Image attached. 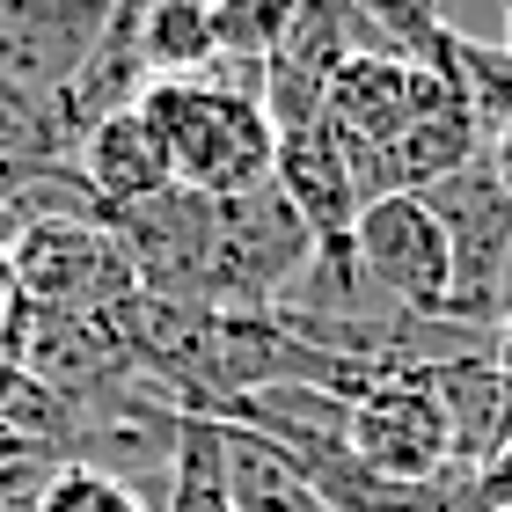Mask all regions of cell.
Listing matches in <instances>:
<instances>
[{
  "mask_svg": "<svg viewBox=\"0 0 512 512\" xmlns=\"http://www.w3.org/2000/svg\"><path fill=\"white\" fill-rule=\"evenodd\" d=\"M161 512H235L227 491H220V432H213V417H183L176 425V469H169Z\"/></svg>",
  "mask_w": 512,
  "mask_h": 512,
  "instance_id": "4fadbf2b",
  "label": "cell"
},
{
  "mask_svg": "<svg viewBox=\"0 0 512 512\" xmlns=\"http://www.w3.org/2000/svg\"><path fill=\"white\" fill-rule=\"evenodd\" d=\"M344 454H352L366 476L403 483V491H439V483L461 469L447 410H439L425 374H395L381 388L352 395V410H344Z\"/></svg>",
  "mask_w": 512,
  "mask_h": 512,
  "instance_id": "277c9868",
  "label": "cell"
},
{
  "mask_svg": "<svg viewBox=\"0 0 512 512\" xmlns=\"http://www.w3.org/2000/svg\"><path fill=\"white\" fill-rule=\"evenodd\" d=\"M483 154H491V176L505 183V198H512V132H498V139H491Z\"/></svg>",
  "mask_w": 512,
  "mask_h": 512,
  "instance_id": "ac0fdd59",
  "label": "cell"
},
{
  "mask_svg": "<svg viewBox=\"0 0 512 512\" xmlns=\"http://www.w3.org/2000/svg\"><path fill=\"white\" fill-rule=\"evenodd\" d=\"M491 366H498L505 388H512V308L498 315V330H491Z\"/></svg>",
  "mask_w": 512,
  "mask_h": 512,
  "instance_id": "e0dca14e",
  "label": "cell"
},
{
  "mask_svg": "<svg viewBox=\"0 0 512 512\" xmlns=\"http://www.w3.org/2000/svg\"><path fill=\"white\" fill-rule=\"evenodd\" d=\"M132 286L147 300H176V308H205L213 286V198L198 191H161L132 213H110Z\"/></svg>",
  "mask_w": 512,
  "mask_h": 512,
  "instance_id": "52a82bcc",
  "label": "cell"
},
{
  "mask_svg": "<svg viewBox=\"0 0 512 512\" xmlns=\"http://www.w3.org/2000/svg\"><path fill=\"white\" fill-rule=\"evenodd\" d=\"M417 198L447 235V322L498 330V315L512 308V198L491 176V154L447 169Z\"/></svg>",
  "mask_w": 512,
  "mask_h": 512,
  "instance_id": "7a4b0ae2",
  "label": "cell"
},
{
  "mask_svg": "<svg viewBox=\"0 0 512 512\" xmlns=\"http://www.w3.org/2000/svg\"><path fill=\"white\" fill-rule=\"evenodd\" d=\"M439 66H447L454 88L469 96L483 139L512 132V52H505V44H483L469 30H447V37H439Z\"/></svg>",
  "mask_w": 512,
  "mask_h": 512,
  "instance_id": "7c38bea8",
  "label": "cell"
},
{
  "mask_svg": "<svg viewBox=\"0 0 512 512\" xmlns=\"http://www.w3.org/2000/svg\"><path fill=\"white\" fill-rule=\"evenodd\" d=\"M0 249L15 264V293L30 315H110L118 300L139 293L110 220H52Z\"/></svg>",
  "mask_w": 512,
  "mask_h": 512,
  "instance_id": "5b68a950",
  "label": "cell"
},
{
  "mask_svg": "<svg viewBox=\"0 0 512 512\" xmlns=\"http://www.w3.org/2000/svg\"><path fill=\"white\" fill-rule=\"evenodd\" d=\"M139 118L154 125L161 154H169L176 191L198 198H242L256 183H271L278 132L264 103L220 81H147L139 88Z\"/></svg>",
  "mask_w": 512,
  "mask_h": 512,
  "instance_id": "6da1fadb",
  "label": "cell"
},
{
  "mask_svg": "<svg viewBox=\"0 0 512 512\" xmlns=\"http://www.w3.org/2000/svg\"><path fill=\"white\" fill-rule=\"evenodd\" d=\"M110 30V0H0V88L59 103Z\"/></svg>",
  "mask_w": 512,
  "mask_h": 512,
  "instance_id": "ba28073f",
  "label": "cell"
},
{
  "mask_svg": "<svg viewBox=\"0 0 512 512\" xmlns=\"http://www.w3.org/2000/svg\"><path fill=\"white\" fill-rule=\"evenodd\" d=\"M352 271L359 286L403 315H447V235L425 213L417 191L374 198L352 227Z\"/></svg>",
  "mask_w": 512,
  "mask_h": 512,
  "instance_id": "8992f818",
  "label": "cell"
},
{
  "mask_svg": "<svg viewBox=\"0 0 512 512\" xmlns=\"http://www.w3.org/2000/svg\"><path fill=\"white\" fill-rule=\"evenodd\" d=\"M37 512H154V505L132 498L118 476L88 469V461H66V469H52V483H44Z\"/></svg>",
  "mask_w": 512,
  "mask_h": 512,
  "instance_id": "9a60e30c",
  "label": "cell"
},
{
  "mask_svg": "<svg viewBox=\"0 0 512 512\" xmlns=\"http://www.w3.org/2000/svg\"><path fill=\"white\" fill-rule=\"evenodd\" d=\"M22 352H30V308H22L15 264H8V249H0V366H22Z\"/></svg>",
  "mask_w": 512,
  "mask_h": 512,
  "instance_id": "2e32d148",
  "label": "cell"
},
{
  "mask_svg": "<svg viewBox=\"0 0 512 512\" xmlns=\"http://www.w3.org/2000/svg\"><path fill=\"white\" fill-rule=\"evenodd\" d=\"M213 59H220V37H213L205 0H147V15H139V74L198 81V74H213Z\"/></svg>",
  "mask_w": 512,
  "mask_h": 512,
  "instance_id": "8fae6325",
  "label": "cell"
},
{
  "mask_svg": "<svg viewBox=\"0 0 512 512\" xmlns=\"http://www.w3.org/2000/svg\"><path fill=\"white\" fill-rule=\"evenodd\" d=\"M300 0H205V15H213V37H220V59H271V44L286 37Z\"/></svg>",
  "mask_w": 512,
  "mask_h": 512,
  "instance_id": "5bb4252c",
  "label": "cell"
},
{
  "mask_svg": "<svg viewBox=\"0 0 512 512\" xmlns=\"http://www.w3.org/2000/svg\"><path fill=\"white\" fill-rule=\"evenodd\" d=\"M308 271H315V242L278 183H256L242 198H213V286H205V308L271 315Z\"/></svg>",
  "mask_w": 512,
  "mask_h": 512,
  "instance_id": "3957f363",
  "label": "cell"
},
{
  "mask_svg": "<svg viewBox=\"0 0 512 512\" xmlns=\"http://www.w3.org/2000/svg\"><path fill=\"white\" fill-rule=\"evenodd\" d=\"M498 22H505V37H498V44H505V52H512V0H505V15H498Z\"/></svg>",
  "mask_w": 512,
  "mask_h": 512,
  "instance_id": "d6986e66",
  "label": "cell"
},
{
  "mask_svg": "<svg viewBox=\"0 0 512 512\" xmlns=\"http://www.w3.org/2000/svg\"><path fill=\"white\" fill-rule=\"evenodd\" d=\"M74 169L88 176V191L103 198V213H132V205H147V198H161V191H176L169 154H161L154 125L139 118V103L110 110L103 125H88V132H81Z\"/></svg>",
  "mask_w": 512,
  "mask_h": 512,
  "instance_id": "9c48e42d",
  "label": "cell"
},
{
  "mask_svg": "<svg viewBox=\"0 0 512 512\" xmlns=\"http://www.w3.org/2000/svg\"><path fill=\"white\" fill-rule=\"evenodd\" d=\"M432 395H439V410H447V432H454V461L461 469H498V461L512 454V388L505 374L491 366V352H476V359H447V366H432Z\"/></svg>",
  "mask_w": 512,
  "mask_h": 512,
  "instance_id": "30bf717a",
  "label": "cell"
}]
</instances>
